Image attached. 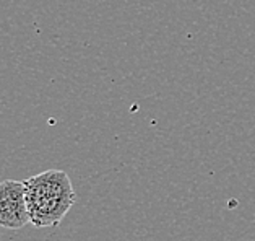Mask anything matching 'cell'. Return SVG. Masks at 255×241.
<instances>
[{"mask_svg": "<svg viewBox=\"0 0 255 241\" xmlns=\"http://www.w3.org/2000/svg\"><path fill=\"white\" fill-rule=\"evenodd\" d=\"M31 224L23 181H0V228L20 230Z\"/></svg>", "mask_w": 255, "mask_h": 241, "instance_id": "7a4b0ae2", "label": "cell"}, {"mask_svg": "<svg viewBox=\"0 0 255 241\" xmlns=\"http://www.w3.org/2000/svg\"><path fill=\"white\" fill-rule=\"evenodd\" d=\"M31 224L57 227L77 201L70 178L62 170H47L23 181Z\"/></svg>", "mask_w": 255, "mask_h": 241, "instance_id": "6da1fadb", "label": "cell"}]
</instances>
